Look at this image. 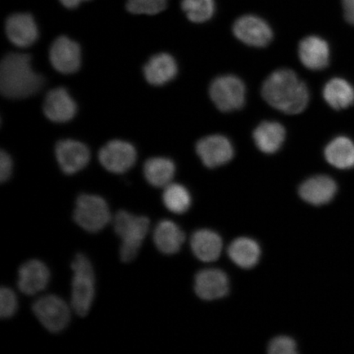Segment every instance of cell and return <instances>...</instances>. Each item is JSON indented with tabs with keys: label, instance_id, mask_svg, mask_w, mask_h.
Masks as SVG:
<instances>
[{
	"label": "cell",
	"instance_id": "1",
	"mask_svg": "<svg viewBox=\"0 0 354 354\" xmlns=\"http://www.w3.org/2000/svg\"><path fill=\"white\" fill-rule=\"evenodd\" d=\"M262 95L272 107L290 115L304 112L309 102L307 86L297 74L286 68L277 70L266 79Z\"/></svg>",
	"mask_w": 354,
	"mask_h": 354
},
{
	"label": "cell",
	"instance_id": "2",
	"mask_svg": "<svg viewBox=\"0 0 354 354\" xmlns=\"http://www.w3.org/2000/svg\"><path fill=\"white\" fill-rule=\"evenodd\" d=\"M44 86V78L30 64V57L12 53L0 65V91L6 98L21 100L37 94Z\"/></svg>",
	"mask_w": 354,
	"mask_h": 354
},
{
	"label": "cell",
	"instance_id": "3",
	"mask_svg": "<svg viewBox=\"0 0 354 354\" xmlns=\"http://www.w3.org/2000/svg\"><path fill=\"white\" fill-rule=\"evenodd\" d=\"M114 231L121 239L119 255L123 263H131L138 255L149 232L150 221L145 216H136L122 210L113 219Z\"/></svg>",
	"mask_w": 354,
	"mask_h": 354
},
{
	"label": "cell",
	"instance_id": "4",
	"mask_svg": "<svg viewBox=\"0 0 354 354\" xmlns=\"http://www.w3.org/2000/svg\"><path fill=\"white\" fill-rule=\"evenodd\" d=\"M73 272L71 307L80 317H86L94 302L95 277L91 261L79 254L72 263Z\"/></svg>",
	"mask_w": 354,
	"mask_h": 354
},
{
	"label": "cell",
	"instance_id": "5",
	"mask_svg": "<svg viewBox=\"0 0 354 354\" xmlns=\"http://www.w3.org/2000/svg\"><path fill=\"white\" fill-rule=\"evenodd\" d=\"M73 219L80 227L88 233H98L112 219L105 199L95 194H83L75 205Z\"/></svg>",
	"mask_w": 354,
	"mask_h": 354
},
{
	"label": "cell",
	"instance_id": "6",
	"mask_svg": "<svg viewBox=\"0 0 354 354\" xmlns=\"http://www.w3.org/2000/svg\"><path fill=\"white\" fill-rule=\"evenodd\" d=\"M209 95L221 112H233L245 104L246 88L240 78L233 75H224L212 81Z\"/></svg>",
	"mask_w": 354,
	"mask_h": 354
},
{
	"label": "cell",
	"instance_id": "7",
	"mask_svg": "<svg viewBox=\"0 0 354 354\" xmlns=\"http://www.w3.org/2000/svg\"><path fill=\"white\" fill-rule=\"evenodd\" d=\"M71 308L63 299L54 295L39 298L33 304L32 311L41 324L50 333H59L71 321Z\"/></svg>",
	"mask_w": 354,
	"mask_h": 354
},
{
	"label": "cell",
	"instance_id": "8",
	"mask_svg": "<svg viewBox=\"0 0 354 354\" xmlns=\"http://www.w3.org/2000/svg\"><path fill=\"white\" fill-rule=\"evenodd\" d=\"M136 150L126 141L114 140L100 149L99 160L106 170L115 174H125L135 165Z\"/></svg>",
	"mask_w": 354,
	"mask_h": 354
},
{
	"label": "cell",
	"instance_id": "9",
	"mask_svg": "<svg viewBox=\"0 0 354 354\" xmlns=\"http://www.w3.org/2000/svg\"><path fill=\"white\" fill-rule=\"evenodd\" d=\"M236 37L248 46L263 48L272 41L273 32L267 21L254 15H245L233 25Z\"/></svg>",
	"mask_w": 354,
	"mask_h": 354
},
{
	"label": "cell",
	"instance_id": "10",
	"mask_svg": "<svg viewBox=\"0 0 354 354\" xmlns=\"http://www.w3.org/2000/svg\"><path fill=\"white\" fill-rule=\"evenodd\" d=\"M196 152L203 165L209 168L227 165L232 160L234 149L231 140L221 135H211L198 141Z\"/></svg>",
	"mask_w": 354,
	"mask_h": 354
},
{
	"label": "cell",
	"instance_id": "11",
	"mask_svg": "<svg viewBox=\"0 0 354 354\" xmlns=\"http://www.w3.org/2000/svg\"><path fill=\"white\" fill-rule=\"evenodd\" d=\"M50 60L57 72L66 75L75 73L81 66V48L73 39L60 37L52 44Z\"/></svg>",
	"mask_w": 354,
	"mask_h": 354
},
{
	"label": "cell",
	"instance_id": "12",
	"mask_svg": "<svg viewBox=\"0 0 354 354\" xmlns=\"http://www.w3.org/2000/svg\"><path fill=\"white\" fill-rule=\"evenodd\" d=\"M55 155L61 170L68 175H73L84 169L91 158L87 146L73 140L59 141L56 145Z\"/></svg>",
	"mask_w": 354,
	"mask_h": 354
},
{
	"label": "cell",
	"instance_id": "13",
	"mask_svg": "<svg viewBox=\"0 0 354 354\" xmlns=\"http://www.w3.org/2000/svg\"><path fill=\"white\" fill-rule=\"evenodd\" d=\"M50 281V272L41 261L32 259L22 264L17 275V287L26 295L43 291Z\"/></svg>",
	"mask_w": 354,
	"mask_h": 354
},
{
	"label": "cell",
	"instance_id": "14",
	"mask_svg": "<svg viewBox=\"0 0 354 354\" xmlns=\"http://www.w3.org/2000/svg\"><path fill=\"white\" fill-rule=\"evenodd\" d=\"M8 39L15 46L26 48L37 41L39 30L37 22L30 13H15L8 17L6 24Z\"/></svg>",
	"mask_w": 354,
	"mask_h": 354
},
{
	"label": "cell",
	"instance_id": "15",
	"mask_svg": "<svg viewBox=\"0 0 354 354\" xmlns=\"http://www.w3.org/2000/svg\"><path fill=\"white\" fill-rule=\"evenodd\" d=\"M77 104L64 88H56L48 93L44 103V113L48 120L68 122L75 117Z\"/></svg>",
	"mask_w": 354,
	"mask_h": 354
},
{
	"label": "cell",
	"instance_id": "16",
	"mask_svg": "<svg viewBox=\"0 0 354 354\" xmlns=\"http://www.w3.org/2000/svg\"><path fill=\"white\" fill-rule=\"evenodd\" d=\"M194 290L199 298L214 300L224 297L229 291L227 274L219 269H206L199 272L194 281Z\"/></svg>",
	"mask_w": 354,
	"mask_h": 354
},
{
	"label": "cell",
	"instance_id": "17",
	"mask_svg": "<svg viewBox=\"0 0 354 354\" xmlns=\"http://www.w3.org/2000/svg\"><path fill=\"white\" fill-rule=\"evenodd\" d=\"M298 52L301 63L308 69L319 71L329 64V44L316 35L303 39L299 43Z\"/></svg>",
	"mask_w": 354,
	"mask_h": 354
},
{
	"label": "cell",
	"instance_id": "18",
	"mask_svg": "<svg viewBox=\"0 0 354 354\" xmlns=\"http://www.w3.org/2000/svg\"><path fill=\"white\" fill-rule=\"evenodd\" d=\"M337 192L335 181L327 176H313L300 185L299 193L301 198L313 205H326L334 198Z\"/></svg>",
	"mask_w": 354,
	"mask_h": 354
},
{
	"label": "cell",
	"instance_id": "19",
	"mask_svg": "<svg viewBox=\"0 0 354 354\" xmlns=\"http://www.w3.org/2000/svg\"><path fill=\"white\" fill-rule=\"evenodd\" d=\"M178 72L174 57L166 53L154 55L144 66V75L153 86H163L174 80Z\"/></svg>",
	"mask_w": 354,
	"mask_h": 354
},
{
	"label": "cell",
	"instance_id": "20",
	"mask_svg": "<svg viewBox=\"0 0 354 354\" xmlns=\"http://www.w3.org/2000/svg\"><path fill=\"white\" fill-rule=\"evenodd\" d=\"M185 234L174 221L162 220L155 227L153 239L161 253L171 255L180 250L185 242Z\"/></svg>",
	"mask_w": 354,
	"mask_h": 354
},
{
	"label": "cell",
	"instance_id": "21",
	"mask_svg": "<svg viewBox=\"0 0 354 354\" xmlns=\"http://www.w3.org/2000/svg\"><path fill=\"white\" fill-rule=\"evenodd\" d=\"M254 143L261 152L275 153L281 148L286 140V130L281 123L263 122L254 131Z\"/></svg>",
	"mask_w": 354,
	"mask_h": 354
},
{
	"label": "cell",
	"instance_id": "22",
	"mask_svg": "<svg viewBox=\"0 0 354 354\" xmlns=\"http://www.w3.org/2000/svg\"><path fill=\"white\" fill-rule=\"evenodd\" d=\"M190 246L194 255L203 262L210 263L218 259L223 250V241L210 230H199L193 234Z\"/></svg>",
	"mask_w": 354,
	"mask_h": 354
},
{
	"label": "cell",
	"instance_id": "23",
	"mask_svg": "<svg viewBox=\"0 0 354 354\" xmlns=\"http://www.w3.org/2000/svg\"><path fill=\"white\" fill-rule=\"evenodd\" d=\"M326 161L338 169L354 167V143L347 137L339 136L331 140L325 149Z\"/></svg>",
	"mask_w": 354,
	"mask_h": 354
},
{
	"label": "cell",
	"instance_id": "24",
	"mask_svg": "<svg viewBox=\"0 0 354 354\" xmlns=\"http://www.w3.org/2000/svg\"><path fill=\"white\" fill-rule=\"evenodd\" d=\"M229 258L239 267L250 269L258 263L261 250L259 243L252 239L241 237L234 240L227 250Z\"/></svg>",
	"mask_w": 354,
	"mask_h": 354
},
{
	"label": "cell",
	"instance_id": "25",
	"mask_svg": "<svg viewBox=\"0 0 354 354\" xmlns=\"http://www.w3.org/2000/svg\"><path fill=\"white\" fill-rule=\"evenodd\" d=\"M175 174V163L169 158H149L144 165L145 179L154 187H166L171 184Z\"/></svg>",
	"mask_w": 354,
	"mask_h": 354
},
{
	"label": "cell",
	"instance_id": "26",
	"mask_svg": "<svg viewBox=\"0 0 354 354\" xmlns=\"http://www.w3.org/2000/svg\"><path fill=\"white\" fill-rule=\"evenodd\" d=\"M323 97L332 109H347L354 104V88L344 79L333 78L323 88Z\"/></svg>",
	"mask_w": 354,
	"mask_h": 354
},
{
	"label": "cell",
	"instance_id": "27",
	"mask_svg": "<svg viewBox=\"0 0 354 354\" xmlns=\"http://www.w3.org/2000/svg\"><path fill=\"white\" fill-rule=\"evenodd\" d=\"M163 205L176 214H183L192 205V196L188 189L180 184H169L162 194Z\"/></svg>",
	"mask_w": 354,
	"mask_h": 354
},
{
	"label": "cell",
	"instance_id": "28",
	"mask_svg": "<svg viewBox=\"0 0 354 354\" xmlns=\"http://www.w3.org/2000/svg\"><path fill=\"white\" fill-rule=\"evenodd\" d=\"M181 8L189 21L203 24L214 16L215 2L214 0H183Z\"/></svg>",
	"mask_w": 354,
	"mask_h": 354
},
{
	"label": "cell",
	"instance_id": "29",
	"mask_svg": "<svg viewBox=\"0 0 354 354\" xmlns=\"http://www.w3.org/2000/svg\"><path fill=\"white\" fill-rule=\"evenodd\" d=\"M168 0H127V10L134 15H155L167 6Z\"/></svg>",
	"mask_w": 354,
	"mask_h": 354
},
{
	"label": "cell",
	"instance_id": "30",
	"mask_svg": "<svg viewBox=\"0 0 354 354\" xmlns=\"http://www.w3.org/2000/svg\"><path fill=\"white\" fill-rule=\"evenodd\" d=\"M19 309L17 295L10 288L2 287L0 290V317L8 319L15 315Z\"/></svg>",
	"mask_w": 354,
	"mask_h": 354
},
{
	"label": "cell",
	"instance_id": "31",
	"mask_svg": "<svg viewBox=\"0 0 354 354\" xmlns=\"http://www.w3.org/2000/svg\"><path fill=\"white\" fill-rule=\"evenodd\" d=\"M268 353L271 354L297 353V346L293 339L287 336H279L272 340L268 346Z\"/></svg>",
	"mask_w": 354,
	"mask_h": 354
},
{
	"label": "cell",
	"instance_id": "32",
	"mask_svg": "<svg viewBox=\"0 0 354 354\" xmlns=\"http://www.w3.org/2000/svg\"><path fill=\"white\" fill-rule=\"evenodd\" d=\"M12 172V161L10 155L1 151L0 153V180L6 183L10 178Z\"/></svg>",
	"mask_w": 354,
	"mask_h": 354
},
{
	"label": "cell",
	"instance_id": "33",
	"mask_svg": "<svg viewBox=\"0 0 354 354\" xmlns=\"http://www.w3.org/2000/svg\"><path fill=\"white\" fill-rule=\"evenodd\" d=\"M345 19L354 25V0H342Z\"/></svg>",
	"mask_w": 354,
	"mask_h": 354
},
{
	"label": "cell",
	"instance_id": "34",
	"mask_svg": "<svg viewBox=\"0 0 354 354\" xmlns=\"http://www.w3.org/2000/svg\"><path fill=\"white\" fill-rule=\"evenodd\" d=\"M59 1L66 8L73 10V8L79 7L82 2L88 1V0H59Z\"/></svg>",
	"mask_w": 354,
	"mask_h": 354
}]
</instances>
